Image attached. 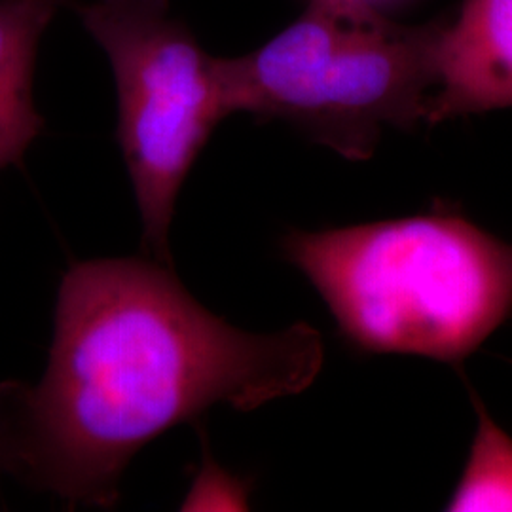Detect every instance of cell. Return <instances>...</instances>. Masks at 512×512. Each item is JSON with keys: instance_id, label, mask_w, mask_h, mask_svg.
Returning <instances> with one entry per match:
<instances>
[{"instance_id": "obj_1", "label": "cell", "mask_w": 512, "mask_h": 512, "mask_svg": "<svg viewBox=\"0 0 512 512\" xmlns=\"http://www.w3.org/2000/svg\"><path fill=\"white\" fill-rule=\"evenodd\" d=\"M323 361L308 323L238 329L158 260L78 262L57 293L42 380L0 384L6 475L71 507H112L150 440L215 404L249 412L298 395Z\"/></svg>"}, {"instance_id": "obj_2", "label": "cell", "mask_w": 512, "mask_h": 512, "mask_svg": "<svg viewBox=\"0 0 512 512\" xmlns=\"http://www.w3.org/2000/svg\"><path fill=\"white\" fill-rule=\"evenodd\" d=\"M283 253L368 353L459 365L512 310V243L450 213L291 232Z\"/></svg>"}, {"instance_id": "obj_3", "label": "cell", "mask_w": 512, "mask_h": 512, "mask_svg": "<svg viewBox=\"0 0 512 512\" xmlns=\"http://www.w3.org/2000/svg\"><path fill=\"white\" fill-rule=\"evenodd\" d=\"M442 31L395 23L363 0H311L255 52L217 57L224 109L291 122L340 156L366 160L385 126L425 122Z\"/></svg>"}, {"instance_id": "obj_4", "label": "cell", "mask_w": 512, "mask_h": 512, "mask_svg": "<svg viewBox=\"0 0 512 512\" xmlns=\"http://www.w3.org/2000/svg\"><path fill=\"white\" fill-rule=\"evenodd\" d=\"M107 52L118 93V143L152 256L171 266L177 198L228 112L217 57L203 52L169 0H95L74 6Z\"/></svg>"}, {"instance_id": "obj_5", "label": "cell", "mask_w": 512, "mask_h": 512, "mask_svg": "<svg viewBox=\"0 0 512 512\" xmlns=\"http://www.w3.org/2000/svg\"><path fill=\"white\" fill-rule=\"evenodd\" d=\"M505 107H512V0H465L442 31L439 84L425 122Z\"/></svg>"}, {"instance_id": "obj_6", "label": "cell", "mask_w": 512, "mask_h": 512, "mask_svg": "<svg viewBox=\"0 0 512 512\" xmlns=\"http://www.w3.org/2000/svg\"><path fill=\"white\" fill-rule=\"evenodd\" d=\"M61 4L0 0V171L19 164L44 128L33 103L38 42Z\"/></svg>"}, {"instance_id": "obj_7", "label": "cell", "mask_w": 512, "mask_h": 512, "mask_svg": "<svg viewBox=\"0 0 512 512\" xmlns=\"http://www.w3.org/2000/svg\"><path fill=\"white\" fill-rule=\"evenodd\" d=\"M475 440L448 511H512V439L473 395Z\"/></svg>"}, {"instance_id": "obj_8", "label": "cell", "mask_w": 512, "mask_h": 512, "mask_svg": "<svg viewBox=\"0 0 512 512\" xmlns=\"http://www.w3.org/2000/svg\"><path fill=\"white\" fill-rule=\"evenodd\" d=\"M61 6H71V8H74L76 6V2L74 0H57Z\"/></svg>"}, {"instance_id": "obj_9", "label": "cell", "mask_w": 512, "mask_h": 512, "mask_svg": "<svg viewBox=\"0 0 512 512\" xmlns=\"http://www.w3.org/2000/svg\"><path fill=\"white\" fill-rule=\"evenodd\" d=\"M0 473H4V458H2V444H0Z\"/></svg>"}, {"instance_id": "obj_10", "label": "cell", "mask_w": 512, "mask_h": 512, "mask_svg": "<svg viewBox=\"0 0 512 512\" xmlns=\"http://www.w3.org/2000/svg\"><path fill=\"white\" fill-rule=\"evenodd\" d=\"M363 2H366V4H372V6H374V0H363Z\"/></svg>"}]
</instances>
